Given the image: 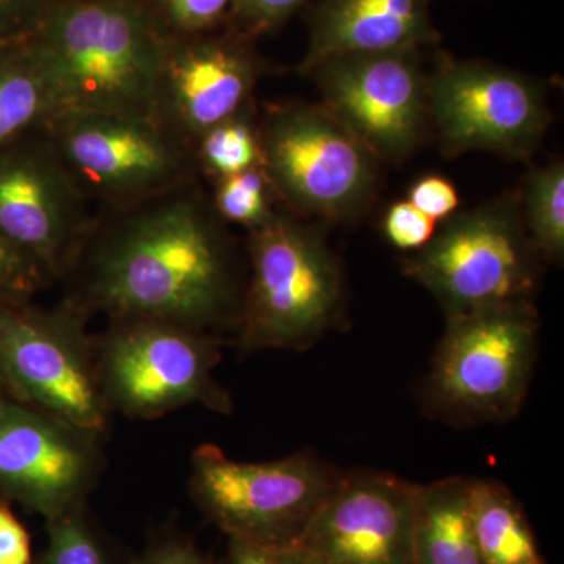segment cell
Wrapping results in <instances>:
<instances>
[{
	"instance_id": "cell-1",
	"label": "cell",
	"mask_w": 564,
	"mask_h": 564,
	"mask_svg": "<svg viewBox=\"0 0 564 564\" xmlns=\"http://www.w3.org/2000/svg\"><path fill=\"white\" fill-rule=\"evenodd\" d=\"M245 281L226 223L196 177L133 206L95 212L62 280L63 302L88 318H148L215 334L237 325Z\"/></svg>"
},
{
	"instance_id": "cell-2",
	"label": "cell",
	"mask_w": 564,
	"mask_h": 564,
	"mask_svg": "<svg viewBox=\"0 0 564 564\" xmlns=\"http://www.w3.org/2000/svg\"><path fill=\"white\" fill-rule=\"evenodd\" d=\"M25 40L50 84L57 113L115 111L158 118L169 35L148 0H51Z\"/></svg>"
},
{
	"instance_id": "cell-3",
	"label": "cell",
	"mask_w": 564,
	"mask_h": 564,
	"mask_svg": "<svg viewBox=\"0 0 564 564\" xmlns=\"http://www.w3.org/2000/svg\"><path fill=\"white\" fill-rule=\"evenodd\" d=\"M248 276L237 328L243 351L303 350L343 315L344 278L321 232L276 210L248 231Z\"/></svg>"
},
{
	"instance_id": "cell-4",
	"label": "cell",
	"mask_w": 564,
	"mask_h": 564,
	"mask_svg": "<svg viewBox=\"0 0 564 564\" xmlns=\"http://www.w3.org/2000/svg\"><path fill=\"white\" fill-rule=\"evenodd\" d=\"M46 129L96 212L133 206L202 176L192 144L150 115L61 111Z\"/></svg>"
},
{
	"instance_id": "cell-5",
	"label": "cell",
	"mask_w": 564,
	"mask_h": 564,
	"mask_svg": "<svg viewBox=\"0 0 564 564\" xmlns=\"http://www.w3.org/2000/svg\"><path fill=\"white\" fill-rule=\"evenodd\" d=\"M538 258L521 209L505 199L448 217L404 272L451 317L530 303Z\"/></svg>"
},
{
	"instance_id": "cell-6",
	"label": "cell",
	"mask_w": 564,
	"mask_h": 564,
	"mask_svg": "<svg viewBox=\"0 0 564 564\" xmlns=\"http://www.w3.org/2000/svg\"><path fill=\"white\" fill-rule=\"evenodd\" d=\"M538 347L532 303L447 317L426 397L458 423L510 421L529 392Z\"/></svg>"
},
{
	"instance_id": "cell-7",
	"label": "cell",
	"mask_w": 564,
	"mask_h": 564,
	"mask_svg": "<svg viewBox=\"0 0 564 564\" xmlns=\"http://www.w3.org/2000/svg\"><path fill=\"white\" fill-rule=\"evenodd\" d=\"M95 340L99 384L110 411L158 419L193 403L228 413L231 400L215 383L220 343L176 323L121 318Z\"/></svg>"
},
{
	"instance_id": "cell-8",
	"label": "cell",
	"mask_w": 564,
	"mask_h": 564,
	"mask_svg": "<svg viewBox=\"0 0 564 564\" xmlns=\"http://www.w3.org/2000/svg\"><path fill=\"white\" fill-rule=\"evenodd\" d=\"M340 477L307 452L250 463L203 444L192 455L191 494L228 538L293 547Z\"/></svg>"
},
{
	"instance_id": "cell-9",
	"label": "cell",
	"mask_w": 564,
	"mask_h": 564,
	"mask_svg": "<svg viewBox=\"0 0 564 564\" xmlns=\"http://www.w3.org/2000/svg\"><path fill=\"white\" fill-rule=\"evenodd\" d=\"M87 322L66 302L0 304V372L11 399L104 436L111 411Z\"/></svg>"
},
{
	"instance_id": "cell-10",
	"label": "cell",
	"mask_w": 564,
	"mask_h": 564,
	"mask_svg": "<svg viewBox=\"0 0 564 564\" xmlns=\"http://www.w3.org/2000/svg\"><path fill=\"white\" fill-rule=\"evenodd\" d=\"M259 135L274 198L296 217L348 220L372 198L377 159L322 106L273 107Z\"/></svg>"
},
{
	"instance_id": "cell-11",
	"label": "cell",
	"mask_w": 564,
	"mask_h": 564,
	"mask_svg": "<svg viewBox=\"0 0 564 564\" xmlns=\"http://www.w3.org/2000/svg\"><path fill=\"white\" fill-rule=\"evenodd\" d=\"M95 212L46 126L0 147V237L62 282L87 239Z\"/></svg>"
},
{
	"instance_id": "cell-12",
	"label": "cell",
	"mask_w": 564,
	"mask_h": 564,
	"mask_svg": "<svg viewBox=\"0 0 564 564\" xmlns=\"http://www.w3.org/2000/svg\"><path fill=\"white\" fill-rule=\"evenodd\" d=\"M426 95L429 120L445 154L489 151L527 159L547 129L540 88L513 70L441 55L426 74Z\"/></svg>"
},
{
	"instance_id": "cell-13",
	"label": "cell",
	"mask_w": 564,
	"mask_h": 564,
	"mask_svg": "<svg viewBox=\"0 0 564 564\" xmlns=\"http://www.w3.org/2000/svg\"><path fill=\"white\" fill-rule=\"evenodd\" d=\"M304 76L317 84L323 109L377 161H403L421 143L430 120L419 51L337 55Z\"/></svg>"
},
{
	"instance_id": "cell-14",
	"label": "cell",
	"mask_w": 564,
	"mask_h": 564,
	"mask_svg": "<svg viewBox=\"0 0 564 564\" xmlns=\"http://www.w3.org/2000/svg\"><path fill=\"white\" fill-rule=\"evenodd\" d=\"M101 437L0 395V496L46 521L77 510L101 474Z\"/></svg>"
},
{
	"instance_id": "cell-15",
	"label": "cell",
	"mask_w": 564,
	"mask_h": 564,
	"mask_svg": "<svg viewBox=\"0 0 564 564\" xmlns=\"http://www.w3.org/2000/svg\"><path fill=\"white\" fill-rule=\"evenodd\" d=\"M415 492L395 475L343 474L293 547L306 564H414Z\"/></svg>"
},
{
	"instance_id": "cell-16",
	"label": "cell",
	"mask_w": 564,
	"mask_h": 564,
	"mask_svg": "<svg viewBox=\"0 0 564 564\" xmlns=\"http://www.w3.org/2000/svg\"><path fill=\"white\" fill-rule=\"evenodd\" d=\"M261 76L247 36H169L158 90L159 121L192 147L204 132L252 106Z\"/></svg>"
},
{
	"instance_id": "cell-17",
	"label": "cell",
	"mask_w": 564,
	"mask_h": 564,
	"mask_svg": "<svg viewBox=\"0 0 564 564\" xmlns=\"http://www.w3.org/2000/svg\"><path fill=\"white\" fill-rule=\"evenodd\" d=\"M437 40L429 0H317L300 70L337 55L421 51Z\"/></svg>"
},
{
	"instance_id": "cell-18",
	"label": "cell",
	"mask_w": 564,
	"mask_h": 564,
	"mask_svg": "<svg viewBox=\"0 0 564 564\" xmlns=\"http://www.w3.org/2000/svg\"><path fill=\"white\" fill-rule=\"evenodd\" d=\"M414 564H486L470 514V478L417 486Z\"/></svg>"
},
{
	"instance_id": "cell-19",
	"label": "cell",
	"mask_w": 564,
	"mask_h": 564,
	"mask_svg": "<svg viewBox=\"0 0 564 564\" xmlns=\"http://www.w3.org/2000/svg\"><path fill=\"white\" fill-rule=\"evenodd\" d=\"M470 514L486 564H545L521 503L507 486L470 478Z\"/></svg>"
},
{
	"instance_id": "cell-20",
	"label": "cell",
	"mask_w": 564,
	"mask_h": 564,
	"mask_svg": "<svg viewBox=\"0 0 564 564\" xmlns=\"http://www.w3.org/2000/svg\"><path fill=\"white\" fill-rule=\"evenodd\" d=\"M54 95L28 40L0 46V147L47 124Z\"/></svg>"
},
{
	"instance_id": "cell-21",
	"label": "cell",
	"mask_w": 564,
	"mask_h": 564,
	"mask_svg": "<svg viewBox=\"0 0 564 564\" xmlns=\"http://www.w3.org/2000/svg\"><path fill=\"white\" fill-rule=\"evenodd\" d=\"M193 151L199 174L212 182L262 166L261 135L252 106L204 132Z\"/></svg>"
},
{
	"instance_id": "cell-22",
	"label": "cell",
	"mask_w": 564,
	"mask_h": 564,
	"mask_svg": "<svg viewBox=\"0 0 564 564\" xmlns=\"http://www.w3.org/2000/svg\"><path fill=\"white\" fill-rule=\"evenodd\" d=\"M522 221L530 239L549 261L562 262L564 254V165L551 163L533 170L522 195Z\"/></svg>"
},
{
	"instance_id": "cell-23",
	"label": "cell",
	"mask_w": 564,
	"mask_h": 564,
	"mask_svg": "<svg viewBox=\"0 0 564 564\" xmlns=\"http://www.w3.org/2000/svg\"><path fill=\"white\" fill-rule=\"evenodd\" d=\"M210 195L214 209L226 225L243 226L247 231L258 228L276 212L274 193L262 166L247 170L214 182Z\"/></svg>"
},
{
	"instance_id": "cell-24",
	"label": "cell",
	"mask_w": 564,
	"mask_h": 564,
	"mask_svg": "<svg viewBox=\"0 0 564 564\" xmlns=\"http://www.w3.org/2000/svg\"><path fill=\"white\" fill-rule=\"evenodd\" d=\"M47 532L50 541L39 564H110L82 507L47 521Z\"/></svg>"
},
{
	"instance_id": "cell-25",
	"label": "cell",
	"mask_w": 564,
	"mask_h": 564,
	"mask_svg": "<svg viewBox=\"0 0 564 564\" xmlns=\"http://www.w3.org/2000/svg\"><path fill=\"white\" fill-rule=\"evenodd\" d=\"M169 36L203 35L231 21L236 0H148Z\"/></svg>"
},
{
	"instance_id": "cell-26",
	"label": "cell",
	"mask_w": 564,
	"mask_h": 564,
	"mask_svg": "<svg viewBox=\"0 0 564 564\" xmlns=\"http://www.w3.org/2000/svg\"><path fill=\"white\" fill-rule=\"evenodd\" d=\"M52 284L39 263L0 237V304L32 302Z\"/></svg>"
},
{
	"instance_id": "cell-27",
	"label": "cell",
	"mask_w": 564,
	"mask_h": 564,
	"mask_svg": "<svg viewBox=\"0 0 564 564\" xmlns=\"http://www.w3.org/2000/svg\"><path fill=\"white\" fill-rule=\"evenodd\" d=\"M310 0H236L231 22L237 33L252 39L280 28Z\"/></svg>"
},
{
	"instance_id": "cell-28",
	"label": "cell",
	"mask_w": 564,
	"mask_h": 564,
	"mask_svg": "<svg viewBox=\"0 0 564 564\" xmlns=\"http://www.w3.org/2000/svg\"><path fill=\"white\" fill-rule=\"evenodd\" d=\"M436 223L410 202L392 204L383 218L386 239L403 251H419L433 239Z\"/></svg>"
},
{
	"instance_id": "cell-29",
	"label": "cell",
	"mask_w": 564,
	"mask_h": 564,
	"mask_svg": "<svg viewBox=\"0 0 564 564\" xmlns=\"http://www.w3.org/2000/svg\"><path fill=\"white\" fill-rule=\"evenodd\" d=\"M408 202L434 221H440L455 214L459 207V195L451 181L430 174L413 184L408 193Z\"/></svg>"
},
{
	"instance_id": "cell-30",
	"label": "cell",
	"mask_w": 564,
	"mask_h": 564,
	"mask_svg": "<svg viewBox=\"0 0 564 564\" xmlns=\"http://www.w3.org/2000/svg\"><path fill=\"white\" fill-rule=\"evenodd\" d=\"M51 0H0V46L31 35Z\"/></svg>"
},
{
	"instance_id": "cell-31",
	"label": "cell",
	"mask_w": 564,
	"mask_h": 564,
	"mask_svg": "<svg viewBox=\"0 0 564 564\" xmlns=\"http://www.w3.org/2000/svg\"><path fill=\"white\" fill-rule=\"evenodd\" d=\"M225 564H306L295 547H280L229 538Z\"/></svg>"
},
{
	"instance_id": "cell-32",
	"label": "cell",
	"mask_w": 564,
	"mask_h": 564,
	"mask_svg": "<svg viewBox=\"0 0 564 564\" xmlns=\"http://www.w3.org/2000/svg\"><path fill=\"white\" fill-rule=\"evenodd\" d=\"M0 564H32L31 538L3 499L0 500Z\"/></svg>"
},
{
	"instance_id": "cell-33",
	"label": "cell",
	"mask_w": 564,
	"mask_h": 564,
	"mask_svg": "<svg viewBox=\"0 0 564 564\" xmlns=\"http://www.w3.org/2000/svg\"><path fill=\"white\" fill-rule=\"evenodd\" d=\"M140 564H210L188 541L163 540L152 545Z\"/></svg>"
},
{
	"instance_id": "cell-34",
	"label": "cell",
	"mask_w": 564,
	"mask_h": 564,
	"mask_svg": "<svg viewBox=\"0 0 564 564\" xmlns=\"http://www.w3.org/2000/svg\"><path fill=\"white\" fill-rule=\"evenodd\" d=\"M0 395H9V393H7L6 381H3L2 372H0Z\"/></svg>"
}]
</instances>
